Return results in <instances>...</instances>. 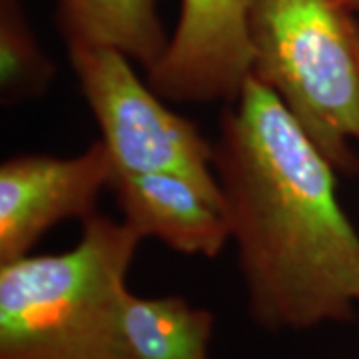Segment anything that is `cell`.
<instances>
[{"label": "cell", "instance_id": "cell-8", "mask_svg": "<svg viewBox=\"0 0 359 359\" xmlns=\"http://www.w3.org/2000/svg\"><path fill=\"white\" fill-rule=\"evenodd\" d=\"M216 316L182 295L126 292L118 313V359H212Z\"/></svg>", "mask_w": 359, "mask_h": 359}, {"label": "cell", "instance_id": "cell-5", "mask_svg": "<svg viewBox=\"0 0 359 359\" xmlns=\"http://www.w3.org/2000/svg\"><path fill=\"white\" fill-rule=\"evenodd\" d=\"M102 142L70 158L16 154L0 164V262L32 254L34 245L66 219H88L98 198L114 184Z\"/></svg>", "mask_w": 359, "mask_h": 359}, {"label": "cell", "instance_id": "cell-9", "mask_svg": "<svg viewBox=\"0 0 359 359\" xmlns=\"http://www.w3.org/2000/svg\"><path fill=\"white\" fill-rule=\"evenodd\" d=\"M56 25L66 46H108L150 70L168 39L158 0H56Z\"/></svg>", "mask_w": 359, "mask_h": 359}, {"label": "cell", "instance_id": "cell-10", "mask_svg": "<svg viewBox=\"0 0 359 359\" xmlns=\"http://www.w3.org/2000/svg\"><path fill=\"white\" fill-rule=\"evenodd\" d=\"M56 76L20 0H0V100L4 106L39 98Z\"/></svg>", "mask_w": 359, "mask_h": 359}, {"label": "cell", "instance_id": "cell-1", "mask_svg": "<svg viewBox=\"0 0 359 359\" xmlns=\"http://www.w3.org/2000/svg\"><path fill=\"white\" fill-rule=\"evenodd\" d=\"M214 172L257 327L308 332L353 320L359 231L339 204L337 170L252 76L222 112Z\"/></svg>", "mask_w": 359, "mask_h": 359}, {"label": "cell", "instance_id": "cell-2", "mask_svg": "<svg viewBox=\"0 0 359 359\" xmlns=\"http://www.w3.org/2000/svg\"><path fill=\"white\" fill-rule=\"evenodd\" d=\"M140 242L96 212L72 250L0 262V359H118V313Z\"/></svg>", "mask_w": 359, "mask_h": 359}, {"label": "cell", "instance_id": "cell-11", "mask_svg": "<svg viewBox=\"0 0 359 359\" xmlns=\"http://www.w3.org/2000/svg\"><path fill=\"white\" fill-rule=\"evenodd\" d=\"M335 2H337L346 13L353 14V16L359 14V0H335Z\"/></svg>", "mask_w": 359, "mask_h": 359}, {"label": "cell", "instance_id": "cell-7", "mask_svg": "<svg viewBox=\"0 0 359 359\" xmlns=\"http://www.w3.org/2000/svg\"><path fill=\"white\" fill-rule=\"evenodd\" d=\"M124 224L184 256L216 257L230 242V219L219 184L174 174H132L112 188Z\"/></svg>", "mask_w": 359, "mask_h": 359}, {"label": "cell", "instance_id": "cell-3", "mask_svg": "<svg viewBox=\"0 0 359 359\" xmlns=\"http://www.w3.org/2000/svg\"><path fill=\"white\" fill-rule=\"evenodd\" d=\"M359 25L335 0H256L250 76L334 164L359 168Z\"/></svg>", "mask_w": 359, "mask_h": 359}, {"label": "cell", "instance_id": "cell-12", "mask_svg": "<svg viewBox=\"0 0 359 359\" xmlns=\"http://www.w3.org/2000/svg\"><path fill=\"white\" fill-rule=\"evenodd\" d=\"M358 46H359V30H358Z\"/></svg>", "mask_w": 359, "mask_h": 359}, {"label": "cell", "instance_id": "cell-6", "mask_svg": "<svg viewBox=\"0 0 359 359\" xmlns=\"http://www.w3.org/2000/svg\"><path fill=\"white\" fill-rule=\"evenodd\" d=\"M256 0H180L166 50L146 82L164 100L233 102L250 78V16Z\"/></svg>", "mask_w": 359, "mask_h": 359}, {"label": "cell", "instance_id": "cell-4", "mask_svg": "<svg viewBox=\"0 0 359 359\" xmlns=\"http://www.w3.org/2000/svg\"><path fill=\"white\" fill-rule=\"evenodd\" d=\"M66 48L116 178L174 172L218 184L214 142L190 118L162 102L164 98L136 74L126 54L88 44Z\"/></svg>", "mask_w": 359, "mask_h": 359}]
</instances>
